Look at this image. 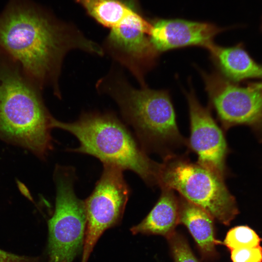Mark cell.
Wrapping results in <instances>:
<instances>
[{
  "mask_svg": "<svg viewBox=\"0 0 262 262\" xmlns=\"http://www.w3.org/2000/svg\"><path fill=\"white\" fill-rule=\"evenodd\" d=\"M150 23L149 38L159 53L188 46L206 49L214 43L216 35L227 29L210 22L180 18H155Z\"/></svg>",
  "mask_w": 262,
  "mask_h": 262,
  "instance_id": "11",
  "label": "cell"
},
{
  "mask_svg": "<svg viewBox=\"0 0 262 262\" xmlns=\"http://www.w3.org/2000/svg\"><path fill=\"white\" fill-rule=\"evenodd\" d=\"M166 239L175 262H199L182 235L175 231Z\"/></svg>",
  "mask_w": 262,
  "mask_h": 262,
  "instance_id": "17",
  "label": "cell"
},
{
  "mask_svg": "<svg viewBox=\"0 0 262 262\" xmlns=\"http://www.w3.org/2000/svg\"><path fill=\"white\" fill-rule=\"evenodd\" d=\"M186 97L190 122L187 146L196 154L197 163L225 179L229 174L226 159L229 150L224 131L209 108L199 103L192 89Z\"/></svg>",
  "mask_w": 262,
  "mask_h": 262,
  "instance_id": "10",
  "label": "cell"
},
{
  "mask_svg": "<svg viewBox=\"0 0 262 262\" xmlns=\"http://www.w3.org/2000/svg\"><path fill=\"white\" fill-rule=\"evenodd\" d=\"M200 73L211 106L224 130L248 126L262 142V82L240 86L217 72Z\"/></svg>",
  "mask_w": 262,
  "mask_h": 262,
  "instance_id": "7",
  "label": "cell"
},
{
  "mask_svg": "<svg viewBox=\"0 0 262 262\" xmlns=\"http://www.w3.org/2000/svg\"><path fill=\"white\" fill-rule=\"evenodd\" d=\"M160 196L147 216L132 227L133 234L159 235L166 238L180 224L179 197L173 190L162 187Z\"/></svg>",
  "mask_w": 262,
  "mask_h": 262,
  "instance_id": "14",
  "label": "cell"
},
{
  "mask_svg": "<svg viewBox=\"0 0 262 262\" xmlns=\"http://www.w3.org/2000/svg\"><path fill=\"white\" fill-rule=\"evenodd\" d=\"M123 171L117 166L103 164L100 178L84 200L86 224L82 262H87L103 232L122 218L130 195Z\"/></svg>",
  "mask_w": 262,
  "mask_h": 262,
  "instance_id": "8",
  "label": "cell"
},
{
  "mask_svg": "<svg viewBox=\"0 0 262 262\" xmlns=\"http://www.w3.org/2000/svg\"><path fill=\"white\" fill-rule=\"evenodd\" d=\"M262 239L249 227L240 225L229 230L223 243L230 251L240 248H251L261 246Z\"/></svg>",
  "mask_w": 262,
  "mask_h": 262,
  "instance_id": "16",
  "label": "cell"
},
{
  "mask_svg": "<svg viewBox=\"0 0 262 262\" xmlns=\"http://www.w3.org/2000/svg\"><path fill=\"white\" fill-rule=\"evenodd\" d=\"M232 262H262V247L240 248L230 251Z\"/></svg>",
  "mask_w": 262,
  "mask_h": 262,
  "instance_id": "18",
  "label": "cell"
},
{
  "mask_svg": "<svg viewBox=\"0 0 262 262\" xmlns=\"http://www.w3.org/2000/svg\"><path fill=\"white\" fill-rule=\"evenodd\" d=\"M42 89L13 59L0 50V139L44 159L52 148L53 117Z\"/></svg>",
  "mask_w": 262,
  "mask_h": 262,
  "instance_id": "2",
  "label": "cell"
},
{
  "mask_svg": "<svg viewBox=\"0 0 262 262\" xmlns=\"http://www.w3.org/2000/svg\"><path fill=\"white\" fill-rule=\"evenodd\" d=\"M206 49L218 73L229 81L236 83L250 79H262V64L256 62L242 44L224 47L213 43Z\"/></svg>",
  "mask_w": 262,
  "mask_h": 262,
  "instance_id": "12",
  "label": "cell"
},
{
  "mask_svg": "<svg viewBox=\"0 0 262 262\" xmlns=\"http://www.w3.org/2000/svg\"><path fill=\"white\" fill-rule=\"evenodd\" d=\"M89 14L100 24L110 28L116 26L136 9L131 4L120 0H77Z\"/></svg>",
  "mask_w": 262,
  "mask_h": 262,
  "instance_id": "15",
  "label": "cell"
},
{
  "mask_svg": "<svg viewBox=\"0 0 262 262\" xmlns=\"http://www.w3.org/2000/svg\"><path fill=\"white\" fill-rule=\"evenodd\" d=\"M224 179L191 161L185 155L177 153L163 158L158 185L178 192L181 197L203 209L214 219L229 225L239 211Z\"/></svg>",
  "mask_w": 262,
  "mask_h": 262,
  "instance_id": "5",
  "label": "cell"
},
{
  "mask_svg": "<svg viewBox=\"0 0 262 262\" xmlns=\"http://www.w3.org/2000/svg\"><path fill=\"white\" fill-rule=\"evenodd\" d=\"M53 179L55 210L48 223L49 262H72L83 246L86 224L84 200L75 193L76 176L73 167L57 165Z\"/></svg>",
  "mask_w": 262,
  "mask_h": 262,
  "instance_id": "6",
  "label": "cell"
},
{
  "mask_svg": "<svg viewBox=\"0 0 262 262\" xmlns=\"http://www.w3.org/2000/svg\"><path fill=\"white\" fill-rule=\"evenodd\" d=\"M151 27L136 10L111 31L105 42L109 54L126 67L142 86L146 85L145 74L156 64L160 53L150 41Z\"/></svg>",
  "mask_w": 262,
  "mask_h": 262,
  "instance_id": "9",
  "label": "cell"
},
{
  "mask_svg": "<svg viewBox=\"0 0 262 262\" xmlns=\"http://www.w3.org/2000/svg\"><path fill=\"white\" fill-rule=\"evenodd\" d=\"M97 87L116 101L146 152H154L164 158L187 146V140L178 128L167 91L151 89L146 85L135 88L123 76L113 72L99 80Z\"/></svg>",
  "mask_w": 262,
  "mask_h": 262,
  "instance_id": "3",
  "label": "cell"
},
{
  "mask_svg": "<svg viewBox=\"0 0 262 262\" xmlns=\"http://www.w3.org/2000/svg\"><path fill=\"white\" fill-rule=\"evenodd\" d=\"M52 128L67 131L79 141L69 151L93 156L103 163L129 170L148 185H158L160 163L149 158L127 127L110 113H89L72 122L53 118Z\"/></svg>",
  "mask_w": 262,
  "mask_h": 262,
  "instance_id": "4",
  "label": "cell"
},
{
  "mask_svg": "<svg viewBox=\"0 0 262 262\" xmlns=\"http://www.w3.org/2000/svg\"><path fill=\"white\" fill-rule=\"evenodd\" d=\"M261 29H262V26H261Z\"/></svg>",
  "mask_w": 262,
  "mask_h": 262,
  "instance_id": "20",
  "label": "cell"
},
{
  "mask_svg": "<svg viewBox=\"0 0 262 262\" xmlns=\"http://www.w3.org/2000/svg\"><path fill=\"white\" fill-rule=\"evenodd\" d=\"M0 262H36V259L11 253L0 249Z\"/></svg>",
  "mask_w": 262,
  "mask_h": 262,
  "instance_id": "19",
  "label": "cell"
},
{
  "mask_svg": "<svg viewBox=\"0 0 262 262\" xmlns=\"http://www.w3.org/2000/svg\"><path fill=\"white\" fill-rule=\"evenodd\" d=\"M180 223L184 225L195 240L205 260L217 256L216 246L222 242L215 236L214 219L197 205L179 197Z\"/></svg>",
  "mask_w": 262,
  "mask_h": 262,
  "instance_id": "13",
  "label": "cell"
},
{
  "mask_svg": "<svg viewBox=\"0 0 262 262\" xmlns=\"http://www.w3.org/2000/svg\"><path fill=\"white\" fill-rule=\"evenodd\" d=\"M74 49L104 52L96 43L56 24L30 0H9L0 14V50L42 89L49 86L58 97L62 62Z\"/></svg>",
  "mask_w": 262,
  "mask_h": 262,
  "instance_id": "1",
  "label": "cell"
}]
</instances>
